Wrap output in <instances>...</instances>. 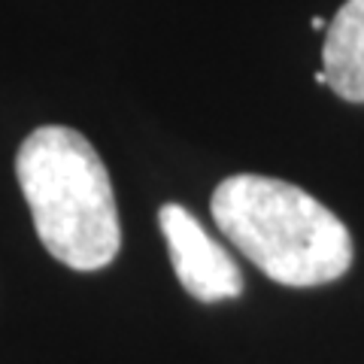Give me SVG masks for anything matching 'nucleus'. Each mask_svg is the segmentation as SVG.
<instances>
[{
  "mask_svg": "<svg viewBox=\"0 0 364 364\" xmlns=\"http://www.w3.org/2000/svg\"><path fill=\"white\" fill-rule=\"evenodd\" d=\"M210 210L219 231L279 286H328L352 264L349 228L286 179L228 176L215 186Z\"/></svg>",
  "mask_w": 364,
  "mask_h": 364,
  "instance_id": "nucleus-1",
  "label": "nucleus"
},
{
  "mask_svg": "<svg viewBox=\"0 0 364 364\" xmlns=\"http://www.w3.org/2000/svg\"><path fill=\"white\" fill-rule=\"evenodd\" d=\"M33 231L55 261L91 273L112 264L122 249V228L112 182L97 149L64 124L37 128L16 155Z\"/></svg>",
  "mask_w": 364,
  "mask_h": 364,
  "instance_id": "nucleus-2",
  "label": "nucleus"
},
{
  "mask_svg": "<svg viewBox=\"0 0 364 364\" xmlns=\"http://www.w3.org/2000/svg\"><path fill=\"white\" fill-rule=\"evenodd\" d=\"M158 228H161L170 264L179 279V286L186 289L191 298L203 304L215 301H231L243 291V277L240 267L234 264L231 252L215 243L207 234L195 215L179 203H164L158 213Z\"/></svg>",
  "mask_w": 364,
  "mask_h": 364,
  "instance_id": "nucleus-3",
  "label": "nucleus"
},
{
  "mask_svg": "<svg viewBox=\"0 0 364 364\" xmlns=\"http://www.w3.org/2000/svg\"><path fill=\"white\" fill-rule=\"evenodd\" d=\"M322 70L334 95L364 104V0H346L331 18L322 46Z\"/></svg>",
  "mask_w": 364,
  "mask_h": 364,
  "instance_id": "nucleus-4",
  "label": "nucleus"
},
{
  "mask_svg": "<svg viewBox=\"0 0 364 364\" xmlns=\"http://www.w3.org/2000/svg\"><path fill=\"white\" fill-rule=\"evenodd\" d=\"M310 28H313V31H328V25H325V18H318V16H316V18L310 21Z\"/></svg>",
  "mask_w": 364,
  "mask_h": 364,
  "instance_id": "nucleus-5",
  "label": "nucleus"
}]
</instances>
